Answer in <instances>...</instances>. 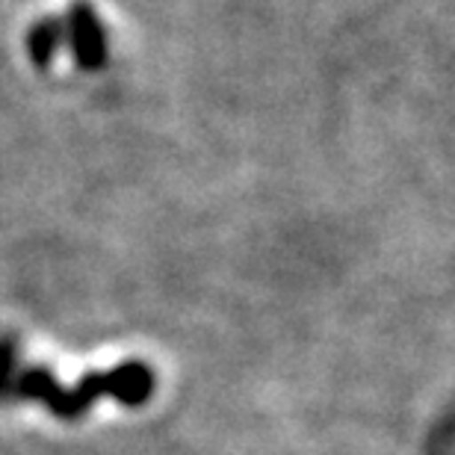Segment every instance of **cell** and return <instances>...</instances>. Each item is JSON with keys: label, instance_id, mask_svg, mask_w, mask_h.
Instances as JSON below:
<instances>
[{"label": "cell", "instance_id": "3957f363", "mask_svg": "<svg viewBox=\"0 0 455 455\" xmlns=\"http://www.w3.org/2000/svg\"><path fill=\"white\" fill-rule=\"evenodd\" d=\"M62 42H66V27H62V18H57V15L39 18V21L33 24V30L27 33L30 60L39 68L51 66L53 57H57V51L62 48Z\"/></svg>", "mask_w": 455, "mask_h": 455}, {"label": "cell", "instance_id": "6da1fadb", "mask_svg": "<svg viewBox=\"0 0 455 455\" xmlns=\"http://www.w3.org/2000/svg\"><path fill=\"white\" fill-rule=\"evenodd\" d=\"M62 27H66V42L77 66L86 71L101 68L110 51H107V33L95 6L89 0H75L62 18Z\"/></svg>", "mask_w": 455, "mask_h": 455}, {"label": "cell", "instance_id": "7a4b0ae2", "mask_svg": "<svg viewBox=\"0 0 455 455\" xmlns=\"http://www.w3.org/2000/svg\"><path fill=\"white\" fill-rule=\"evenodd\" d=\"M107 394L124 405H142L154 394V372L140 361L118 363L107 372Z\"/></svg>", "mask_w": 455, "mask_h": 455}, {"label": "cell", "instance_id": "277c9868", "mask_svg": "<svg viewBox=\"0 0 455 455\" xmlns=\"http://www.w3.org/2000/svg\"><path fill=\"white\" fill-rule=\"evenodd\" d=\"M12 363H15V343L6 338V340H0V390L9 385Z\"/></svg>", "mask_w": 455, "mask_h": 455}]
</instances>
